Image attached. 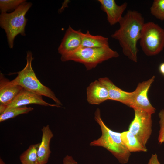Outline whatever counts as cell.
Masks as SVG:
<instances>
[{
    "mask_svg": "<svg viewBox=\"0 0 164 164\" xmlns=\"http://www.w3.org/2000/svg\"><path fill=\"white\" fill-rule=\"evenodd\" d=\"M119 56L118 53L110 47L93 48L81 46L75 51L61 55V60L63 62L72 60L80 63L88 70L104 61Z\"/></svg>",
    "mask_w": 164,
    "mask_h": 164,
    "instance_id": "cell-4",
    "label": "cell"
},
{
    "mask_svg": "<svg viewBox=\"0 0 164 164\" xmlns=\"http://www.w3.org/2000/svg\"><path fill=\"white\" fill-rule=\"evenodd\" d=\"M0 164H5L4 162L1 159L0 160Z\"/></svg>",
    "mask_w": 164,
    "mask_h": 164,
    "instance_id": "cell-26",
    "label": "cell"
},
{
    "mask_svg": "<svg viewBox=\"0 0 164 164\" xmlns=\"http://www.w3.org/2000/svg\"><path fill=\"white\" fill-rule=\"evenodd\" d=\"M26 59V66L22 70L16 73L17 74V77L10 81L11 83L19 85L24 89L39 95L50 98L61 107L62 104L54 92L42 84L37 78L32 66L33 58L31 52H27Z\"/></svg>",
    "mask_w": 164,
    "mask_h": 164,
    "instance_id": "cell-3",
    "label": "cell"
},
{
    "mask_svg": "<svg viewBox=\"0 0 164 164\" xmlns=\"http://www.w3.org/2000/svg\"><path fill=\"white\" fill-rule=\"evenodd\" d=\"M133 109L134 118L129 125L128 130L146 147L152 133V114L141 109Z\"/></svg>",
    "mask_w": 164,
    "mask_h": 164,
    "instance_id": "cell-7",
    "label": "cell"
},
{
    "mask_svg": "<svg viewBox=\"0 0 164 164\" xmlns=\"http://www.w3.org/2000/svg\"><path fill=\"white\" fill-rule=\"evenodd\" d=\"M159 130L158 137V143L162 144L164 142V109L161 110L159 113Z\"/></svg>",
    "mask_w": 164,
    "mask_h": 164,
    "instance_id": "cell-22",
    "label": "cell"
},
{
    "mask_svg": "<svg viewBox=\"0 0 164 164\" xmlns=\"http://www.w3.org/2000/svg\"><path fill=\"white\" fill-rule=\"evenodd\" d=\"M40 143L30 145L20 156L22 164H39L37 151Z\"/></svg>",
    "mask_w": 164,
    "mask_h": 164,
    "instance_id": "cell-18",
    "label": "cell"
},
{
    "mask_svg": "<svg viewBox=\"0 0 164 164\" xmlns=\"http://www.w3.org/2000/svg\"><path fill=\"white\" fill-rule=\"evenodd\" d=\"M139 40L142 49L146 55H156L164 48V29L153 22L145 23Z\"/></svg>",
    "mask_w": 164,
    "mask_h": 164,
    "instance_id": "cell-6",
    "label": "cell"
},
{
    "mask_svg": "<svg viewBox=\"0 0 164 164\" xmlns=\"http://www.w3.org/2000/svg\"><path fill=\"white\" fill-rule=\"evenodd\" d=\"M23 88L13 84L3 74L0 75V113H2L5 108L10 104Z\"/></svg>",
    "mask_w": 164,
    "mask_h": 164,
    "instance_id": "cell-9",
    "label": "cell"
},
{
    "mask_svg": "<svg viewBox=\"0 0 164 164\" xmlns=\"http://www.w3.org/2000/svg\"><path fill=\"white\" fill-rule=\"evenodd\" d=\"M33 110L31 107L23 106L16 107L5 111L0 115V122L13 118L20 114H27Z\"/></svg>",
    "mask_w": 164,
    "mask_h": 164,
    "instance_id": "cell-19",
    "label": "cell"
},
{
    "mask_svg": "<svg viewBox=\"0 0 164 164\" xmlns=\"http://www.w3.org/2000/svg\"><path fill=\"white\" fill-rule=\"evenodd\" d=\"M151 13L157 19L164 21V0H155L150 8Z\"/></svg>",
    "mask_w": 164,
    "mask_h": 164,
    "instance_id": "cell-20",
    "label": "cell"
},
{
    "mask_svg": "<svg viewBox=\"0 0 164 164\" xmlns=\"http://www.w3.org/2000/svg\"><path fill=\"white\" fill-rule=\"evenodd\" d=\"M30 2H25L10 13H1L0 26L6 34L9 47L12 48L15 37L18 34L26 35L25 29L27 19L25 15L31 7Z\"/></svg>",
    "mask_w": 164,
    "mask_h": 164,
    "instance_id": "cell-5",
    "label": "cell"
},
{
    "mask_svg": "<svg viewBox=\"0 0 164 164\" xmlns=\"http://www.w3.org/2000/svg\"><path fill=\"white\" fill-rule=\"evenodd\" d=\"M82 47L103 48L109 47L108 38L101 35H91L88 30L83 34Z\"/></svg>",
    "mask_w": 164,
    "mask_h": 164,
    "instance_id": "cell-17",
    "label": "cell"
},
{
    "mask_svg": "<svg viewBox=\"0 0 164 164\" xmlns=\"http://www.w3.org/2000/svg\"><path fill=\"white\" fill-rule=\"evenodd\" d=\"M119 28L111 35L118 40L124 55L135 62L137 61V45L140 40L144 18L138 11L128 10L119 22Z\"/></svg>",
    "mask_w": 164,
    "mask_h": 164,
    "instance_id": "cell-1",
    "label": "cell"
},
{
    "mask_svg": "<svg viewBox=\"0 0 164 164\" xmlns=\"http://www.w3.org/2000/svg\"><path fill=\"white\" fill-rule=\"evenodd\" d=\"M83 34L80 29L75 30L69 25L58 48V53L61 55L80 48L82 44Z\"/></svg>",
    "mask_w": 164,
    "mask_h": 164,
    "instance_id": "cell-10",
    "label": "cell"
},
{
    "mask_svg": "<svg viewBox=\"0 0 164 164\" xmlns=\"http://www.w3.org/2000/svg\"><path fill=\"white\" fill-rule=\"evenodd\" d=\"M63 164H78L71 156L67 155L64 158Z\"/></svg>",
    "mask_w": 164,
    "mask_h": 164,
    "instance_id": "cell-23",
    "label": "cell"
},
{
    "mask_svg": "<svg viewBox=\"0 0 164 164\" xmlns=\"http://www.w3.org/2000/svg\"><path fill=\"white\" fill-rule=\"evenodd\" d=\"M147 164H161L156 154L152 155Z\"/></svg>",
    "mask_w": 164,
    "mask_h": 164,
    "instance_id": "cell-24",
    "label": "cell"
},
{
    "mask_svg": "<svg viewBox=\"0 0 164 164\" xmlns=\"http://www.w3.org/2000/svg\"><path fill=\"white\" fill-rule=\"evenodd\" d=\"M101 4V9L107 15V20L111 26L119 22L122 17V15L127 6L125 2L118 5L114 0H98Z\"/></svg>",
    "mask_w": 164,
    "mask_h": 164,
    "instance_id": "cell-12",
    "label": "cell"
},
{
    "mask_svg": "<svg viewBox=\"0 0 164 164\" xmlns=\"http://www.w3.org/2000/svg\"><path fill=\"white\" fill-rule=\"evenodd\" d=\"M26 2L25 0H0L1 13H6L8 10L13 9H15Z\"/></svg>",
    "mask_w": 164,
    "mask_h": 164,
    "instance_id": "cell-21",
    "label": "cell"
},
{
    "mask_svg": "<svg viewBox=\"0 0 164 164\" xmlns=\"http://www.w3.org/2000/svg\"><path fill=\"white\" fill-rule=\"evenodd\" d=\"M94 118L100 127L102 134L99 138L91 142L90 145L103 147L110 152L119 163L122 164L127 163L131 152L122 141L121 132L111 130L105 124L101 118L99 108L95 112Z\"/></svg>",
    "mask_w": 164,
    "mask_h": 164,
    "instance_id": "cell-2",
    "label": "cell"
},
{
    "mask_svg": "<svg viewBox=\"0 0 164 164\" xmlns=\"http://www.w3.org/2000/svg\"><path fill=\"white\" fill-rule=\"evenodd\" d=\"M32 104L44 106L60 107L56 104H51L47 103L43 99L42 96L23 88L12 102L5 108L3 112L12 108Z\"/></svg>",
    "mask_w": 164,
    "mask_h": 164,
    "instance_id": "cell-11",
    "label": "cell"
},
{
    "mask_svg": "<svg viewBox=\"0 0 164 164\" xmlns=\"http://www.w3.org/2000/svg\"><path fill=\"white\" fill-rule=\"evenodd\" d=\"M107 88L109 100L117 101L129 106L131 92L125 91L115 85L109 78L98 79Z\"/></svg>",
    "mask_w": 164,
    "mask_h": 164,
    "instance_id": "cell-15",
    "label": "cell"
},
{
    "mask_svg": "<svg viewBox=\"0 0 164 164\" xmlns=\"http://www.w3.org/2000/svg\"><path fill=\"white\" fill-rule=\"evenodd\" d=\"M123 142L128 151L131 152H146L147 149L137 138L129 131L121 132Z\"/></svg>",
    "mask_w": 164,
    "mask_h": 164,
    "instance_id": "cell-16",
    "label": "cell"
},
{
    "mask_svg": "<svg viewBox=\"0 0 164 164\" xmlns=\"http://www.w3.org/2000/svg\"><path fill=\"white\" fill-rule=\"evenodd\" d=\"M87 100L91 104L99 105L109 100L106 87L98 80L91 82L87 88Z\"/></svg>",
    "mask_w": 164,
    "mask_h": 164,
    "instance_id": "cell-13",
    "label": "cell"
},
{
    "mask_svg": "<svg viewBox=\"0 0 164 164\" xmlns=\"http://www.w3.org/2000/svg\"><path fill=\"white\" fill-rule=\"evenodd\" d=\"M155 77L153 76L148 80L138 83L135 90L131 93L129 107L142 110L152 114L155 113V109L148 97L149 91Z\"/></svg>",
    "mask_w": 164,
    "mask_h": 164,
    "instance_id": "cell-8",
    "label": "cell"
},
{
    "mask_svg": "<svg viewBox=\"0 0 164 164\" xmlns=\"http://www.w3.org/2000/svg\"><path fill=\"white\" fill-rule=\"evenodd\" d=\"M42 135L37 154L39 164H46L51 153L50 144L53 134L48 125L44 126L41 129Z\"/></svg>",
    "mask_w": 164,
    "mask_h": 164,
    "instance_id": "cell-14",
    "label": "cell"
},
{
    "mask_svg": "<svg viewBox=\"0 0 164 164\" xmlns=\"http://www.w3.org/2000/svg\"><path fill=\"white\" fill-rule=\"evenodd\" d=\"M158 69L160 73L164 77V62L159 65Z\"/></svg>",
    "mask_w": 164,
    "mask_h": 164,
    "instance_id": "cell-25",
    "label": "cell"
}]
</instances>
